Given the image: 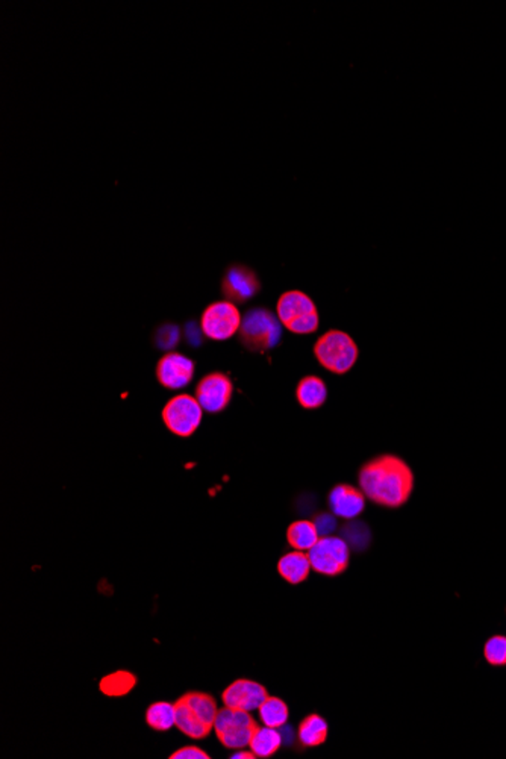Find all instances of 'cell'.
<instances>
[{
	"instance_id": "603a6c76",
	"label": "cell",
	"mask_w": 506,
	"mask_h": 759,
	"mask_svg": "<svg viewBox=\"0 0 506 759\" xmlns=\"http://www.w3.org/2000/svg\"><path fill=\"white\" fill-rule=\"evenodd\" d=\"M137 677L130 671H114L100 681V691L108 697H123L134 690Z\"/></svg>"
},
{
	"instance_id": "30bf717a",
	"label": "cell",
	"mask_w": 506,
	"mask_h": 759,
	"mask_svg": "<svg viewBox=\"0 0 506 759\" xmlns=\"http://www.w3.org/2000/svg\"><path fill=\"white\" fill-rule=\"evenodd\" d=\"M261 290L263 283L255 270L240 263L228 265L220 283V292L224 301L233 302L235 305H244L258 296Z\"/></svg>"
},
{
	"instance_id": "52a82bcc",
	"label": "cell",
	"mask_w": 506,
	"mask_h": 759,
	"mask_svg": "<svg viewBox=\"0 0 506 759\" xmlns=\"http://www.w3.org/2000/svg\"><path fill=\"white\" fill-rule=\"evenodd\" d=\"M161 417L168 431L181 438H188L200 427L204 408L200 407L195 396L177 394L164 405Z\"/></svg>"
},
{
	"instance_id": "83f0119b",
	"label": "cell",
	"mask_w": 506,
	"mask_h": 759,
	"mask_svg": "<svg viewBox=\"0 0 506 759\" xmlns=\"http://www.w3.org/2000/svg\"><path fill=\"white\" fill-rule=\"evenodd\" d=\"M170 759H209V754L196 745H186L177 750Z\"/></svg>"
},
{
	"instance_id": "cb8c5ba5",
	"label": "cell",
	"mask_w": 506,
	"mask_h": 759,
	"mask_svg": "<svg viewBox=\"0 0 506 759\" xmlns=\"http://www.w3.org/2000/svg\"><path fill=\"white\" fill-rule=\"evenodd\" d=\"M182 329L179 324L173 323V322H164L155 328L152 333V343L155 348L163 352H173L177 348V344L181 343Z\"/></svg>"
},
{
	"instance_id": "5b68a950",
	"label": "cell",
	"mask_w": 506,
	"mask_h": 759,
	"mask_svg": "<svg viewBox=\"0 0 506 759\" xmlns=\"http://www.w3.org/2000/svg\"><path fill=\"white\" fill-rule=\"evenodd\" d=\"M276 315L288 332L310 335L319 331L320 315L316 302L301 290H290L279 297Z\"/></svg>"
},
{
	"instance_id": "7a4b0ae2",
	"label": "cell",
	"mask_w": 506,
	"mask_h": 759,
	"mask_svg": "<svg viewBox=\"0 0 506 759\" xmlns=\"http://www.w3.org/2000/svg\"><path fill=\"white\" fill-rule=\"evenodd\" d=\"M282 323L273 311L255 306L243 315L238 341L252 353H267L278 348L282 340Z\"/></svg>"
},
{
	"instance_id": "3957f363",
	"label": "cell",
	"mask_w": 506,
	"mask_h": 759,
	"mask_svg": "<svg viewBox=\"0 0 506 759\" xmlns=\"http://www.w3.org/2000/svg\"><path fill=\"white\" fill-rule=\"evenodd\" d=\"M177 727L184 735L193 740H202L214 731V723L219 714L213 696L193 691L182 696L175 704Z\"/></svg>"
},
{
	"instance_id": "44dd1931",
	"label": "cell",
	"mask_w": 506,
	"mask_h": 759,
	"mask_svg": "<svg viewBox=\"0 0 506 759\" xmlns=\"http://www.w3.org/2000/svg\"><path fill=\"white\" fill-rule=\"evenodd\" d=\"M258 714H260L261 723L264 726L281 729V727L287 725L288 717H290V709H288V705L282 699L274 697V696H269L264 700V704L261 705L260 708H258Z\"/></svg>"
},
{
	"instance_id": "f1b7e54d",
	"label": "cell",
	"mask_w": 506,
	"mask_h": 759,
	"mask_svg": "<svg viewBox=\"0 0 506 759\" xmlns=\"http://www.w3.org/2000/svg\"><path fill=\"white\" fill-rule=\"evenodd\" d=\"M231 758H233V759H253V758H256V756H255V754H253V752H252V750H249V752H244V750L240 749V750H238V752H235V754H234L233 756H231Z\"/></svg>"
},
{
	"instance_id": "ac0fdd59",
	"label": "cell",
	"mask_w": 506,
	"mask_h": 759,
	"mask_svg": "<svg viewBox=\"0 0 506 759\" xmlns=\"http://www.w3.org/2000/svg\"><path fill=\"white\" fill-rule=\"evenodd\" d=\"M328 722L319 714H310L299 725L298 738L305 747H319L328 740Z\"/></svg>"
},
{
	"instance_id": "7402d4cb",
	"label": "cell",
	"mask_w": 506,
	"mask_h": 759,
	"mask_svg": "<svg viewBox=\"0 0 506 759\" xmlns=\"http://www.w3.org/2000/svg\"><path fill=\"white\" fill-rule=\"evenodd\" d=\"M146 722L154 731L167 732L177 726V708L168 702L150 705L146 713Z\"/></svg>"
},
{
	"instance_id": "5bb4252c",
	"label": "cell",
	"mask_w": 506,
	"mask_h": 759,
	"mask_svg": "<svg viewBox=\"0 0 506 759\" xmlns=\"http://www.w3.org/2000/svg\"><path fill=\"white\" fill-rule=\"evenodd\" d=\"M366 502L368 497L361 488L348 484L335 485L328 497L330 513L343 520L358 519L366 510Z\"/></svg>"
},
{
	"instance_id": "ffe728a7",
	"label": "cell",
	"mask_w": 506,
	"mask_h": 759,
	"mask_svg": "<svg viewBox=\"0 0 506 759\" xmlns=\"http://www.w3.org/2000/svg\"><path fill=\"white\" fill-rule=\"evenodd\" d=\"M339 537L348 543L350 551L364 552L372 543V531L366 522L346 520V524L339 528Z\"/></svg>"
},
{
	"instance_id": "8fae6325",
	"label": "cell",
	"mask_w": 506,
	"mask_h": 759,
	"mask_svg": "<svg viewBox=\"0 0 506 759\" xmlns=\"http://www.w3.org/2000/svg\"><path fill=\"white\" fill-rule=\"evenodd\" d=\"M197 402L204 411L219 414L229 407L233 400L234 384L228 375L222 371H211L197 382L195 389Z\"/></svg>"
},
{
	"instance_id": "4fadbf2b",
	"label": "cell",
	"mask_w": 506,
	"mask_h": 759,
	"mask_svg": "<svg viewBox=\"0 0 506 759\" xmlns=\"http://www.w3.org/2000/svg\"><path fill=\"white\" fill-rule=\"evenodd\" d=\"M269 697V691L263 684L251 679H238L224 691L222 700L224 706L243 709L247 713L258 711L264 700Z\"/></svg>"
},
{
	"instance_id": "9c48e42d",
	"label": "cell",
	"mask_w": 506,
	"mask_h": 759,
	"mask_svg": "<svg viewBox=\"0 0 506 759\" xmlns=\"http://www.w3.org/2000/svg\"><path fill=\"white\" fill-rule=\"evenodd\" d=\"M350 553V547L339 535L320 537L308 551L312 570L329 578L339 576L348 570Z\"/></svg>"
},
{
	"instance_id": "e0dca14e",
	"label": "cell",
	"mask_w": 506,
	"mask_h": 759,
	"mask_svg": "<svg viewBox=\"0 0 506 759\" xmlns=\"http://www.w3.org/2000/svg\"><path fill=\"white\" fill-rule=\"evenodd\" d=\"M283 745L282 732L276 727H256L255 734L249 743V749L255 754L256 758H270L273 756L281 745Z\"/></svg>"
},
{
	"instance_id": "484cf974",
	"label": "cell",
	"mask_w": 506,
	"mask_h": 759,
	"mask_svg": "<svg viewBox=\"0 0 506 759\" xmlns=\"http://www.w3.org/2000/svg\"><path fill=\"white\" fill-rule=\"evenodd\" d=\"M182 335H184L186 343L193 349L202 348L205 344V339H206L204 331L200 328V323H197L195 319L186 320L184 328H182Z\"/></svg>"
},
{
	"instance_id": "ba28073f",
	"label": "cell",
	"mask_w": 506,
	"mask_h": 759,
	"mask_svg": "<svg viewBox=\"0 0 506 759\" xmlns=\"http://www.w3.org/2000/svg\"><path fill=\"white\" fill-rule=\"evenodd\" d=\"M242 312L237 305L229 301H215L209 303L200 315V328L205 337L211 341H226L233 339L242 328Z\"/></svg>"
},
{
	"instance_id": "d6986e66",
	"label": "cell",
	"mask_w": 506,
	"mask_h": 759,
	"mask_svg": "<svg viewBox=\"0 0 506 759\" xmlns=\"http://www.w3.org/2000/svg\"><path fill=\"white\" fill-rule=\"evenodd\" d=\"M319 533L312 520H296L287 529V542L294 551L308 552L317 542Z\"/></svg>"
},
{
	"instance_id": "4316f807",
	"label": "cell",
	"mask_w": 506,
	"mask_h": 759,
	"mask_svg": "<svg viewBox=\"0 0 506 759\" xmlns=\"http://www.w3.org/2000/svg\"><path fill=\"white\" fill-rule=\"evenodd\" d=\"M312 522L316 524L317 533L320 537L334 535L335 531L339 528V517L332 513H319Z\"/></svg>"
},
{
	"instance_id": "d4e9b609",
	"label": "cell",
	"mask_w": 506,
	"mask_h": 759,
	"mask_svg": "<svg viewBox=\"0 0 506 759\" xmlns=\"http://www.w3.org/2000/svg\"><path fill=\"white\" fill-rule=\"evenodd\" d=\"M483 657L490 666H506V637L494 635L483 646Z\"/></svg>"
},
{
	"instance_id": "8992f818",
	"label": "cell",
	"mask_w": 506,
	"mask_h": 759,
	"mask_svg": "<svg viewBox=\"0 0 506 759\" xmlns=\"http://www.w3.org/2000/svg\"><path fill=\"white\" fill-rule=\"evenodd\" d=\"M258 723L252 717L251 713L243 709L224 708L219 709L214 731L219 738L220 743L226 749L240 750L249 747L252 736L255 734Z\"/></svg>"
},
{
	"instance_id": "7c38bea8",
	"label": "cell",
	"mask_w": 506,
	"mask_h": 759,
	"mask_svg": "<svg viewBox=\"0 0 506 759\" xmlns=\"http://www.w3.org/2000/svg\"><path fill=\"white\" fill-rule=\"evenodd\" d=\"M196 362L184 353L167 352L159 358L155 376L159 385L167 389H182L195 378Z\"/></svg>"
},
{
	"instance_id": "6da1fadb",
	"label": "cell",
	"mask_w": 506,
	"mask_h": 759,
	"mask_svg": "<svg viewBox=\"0 0 506 759\" xmlns=\"http://www.w3.org/2000/svg\"><path fill=\"white\" fill-rule=\"evenodd\" d=\"M358 484L370 502L397 510L408 504L413 495V468L404 458L397 455L381 454L368 459L358 472Z\"/></svg>"
},
{
	"instance_id": "2e32d148",
	"label": "cell",
	"mask_w": 506,
	"mask_h": 759,
	"mask_svg": "<svg viewBox=\"0 0 506 759\" xmlns=\"http://www.w3.org/2000/svg\"><path fill=\"white\" fill-rule=\"evenodd\" d=\"M296 400L303 409H319L328 400V385L320 376H303L296 385Z\"/></svg>"
},
{
	"instance_id": "9a60e30c",
	"label": "cell",
	"mask_w": 506,
	"mask_h": 759,
	"mask_svg": "<svg viewBox=\"0 0 506 759\" xmlns=\"http://www.w3.org/2000/svg\"><path fill=\"white\" fill-rule=\"evenodd\" d=\"M311 561H310L308 552H288L278 561V573L283 581H287L291 585L305 582L311 573Z\"/></svg>"
},
{
	"instance_id": "277c9868",
	"label": "cell",
	"mask_w": 506,
	"mask_h": 759,
	"mask_svg": "<svg viewBox=\"0 0 506 759\" xmlns=\"http://www.w3.org/2000/svg\"><path fill=\"white\" fill-rule=\"evenodd\" d=\"M312 352L319 364L334 375L348 373L359 358L357 341L339 329H329L320 335Z\"/></svg>"
}]
</instances>
